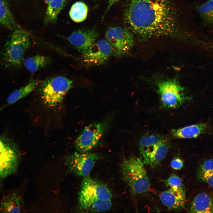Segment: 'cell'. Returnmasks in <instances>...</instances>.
Returning <instances> with one entry per match:
<instances>
[{
  "mask_svg": "<svg viewBox=\"0 0 213 213\" xmlns=\"http://www.w3.org/2000/svg\"><path fill=\"white\" fill-rule=\"evenodd\" d=\"M124 17L127 28L144 40L177 36L182 29L170 0H129Z\"/></svg>",
  "mask_w": 213,
  "mask_h": 213,
  "instance_id": "1",
  "label": "cell"
},
{
  "mask_svg": "<svg viewBox=\"0 0 213 213\" xmlns=\"http://www.w3.org/2000/svg\"><path fill=\"white\" fill-rule=\"evenodd\" d=\"M30 45L29 36L25 32L20 29L14 30L5 41L1 52L2 65L8 68H20Z\"/></svg>",
  "mask_w": 213,
  "mask_h": 213,
  "instance_id": "2",
  "label": "cell"
},
{
  "mask_svg": "<svg viewBox=\"0 0 213 213\" xmlns=\"http://www.w3.org/2000/svg\"><path fill=\"white\" fill-rule=\"evenodd\" d=\"M143 161L136 157L123 158L121 164L123 180L134 194L144 193L150 183Z\"/></svg>",
  "mask_w": 213,
  "mask_h": 213,
  "instance_id": "3",
  "label": "cell"
},
{
  "mask_svg": "<svg viewBox=\"0 0 213 213\" xmlns=\"http://www.w3.org/2000/svg\"><path fill=\"white\" fill-rule=\"evenodd\" d=\"M73 85L72 80L63 75L46 79L42 82L40 89L43 102L50 108L57 106L62 102Z\"/></svg>",
  "mask_w": 213,
  "mask_h": 213,
  "instance_id": "4",
  "label": "cell"
},
{
  "mask_svg": "<svg viewBox=\"0 0 213 213\" xmlns=\"http://www.w3.org/2000/svg\"><path fill=\"white\" fill-rule=\"evenodd\" d=\"M156 85L161 105L164 108H176L190 99V97L185 94L183 88L175 79L160 80Z\"/></svg>",
  "mask_w": 213,
  "mask_h": 213,
  "instance_id": "5",
  "label": "cell"
},
{
  "mask_svg": "<svg viewBox=\"0 0 213 213\" xmlns=\"http://www.w3.org/2000/svg\"><path fill=\"white\" fill-rule=\"evenodd\" d=\"M112 119L111 116L108 117L86 127L75 142L77 151L88 152L96 147L108 128Z\"/></svg>",
  "mask_w": 213,
  "mask_h": 213,
  "instance_id": "6",
  "label": "cell"
},
{
  "mask_svg": "<svg viewBox=\"0 0 213 213\" xmlns=\"http://www.w3.org/2000/svg\"><path fill=\"white\" fill-rule=\"evenodd\" d=\"M100 156L97 153L75 152L66 156L64 163L69 172L83 178L89 177Z\"/></svg>",
  "mask_w": 213,
  "mask_h": 213,
  "instance_id": "7",
  "label": "cell"
},
{
  "mask_svg": "<svg viewBox=\"0 0 213 213\" xmlns=\"http://www.w3.org/2000/svg\"><path fill=\"white\" fill-rule=\"evenodd\" d=\"M20 155L13 143L4 137L0 139V176L4 179L16 172L19 166Z\"/></svg>",
  "mask_w": 213,
  "mask_h": 213,
  "instance_id": "8",
  "label": "cell"
},
{
  "mask_svg": "<svg viewBox=\"0 0 213 213\" xmlns=\"http://www.w3.org/2000/svg\"><path fill=\"white\" fill-rule=\"evenodd\" d=\"M105 37L113 48V55L116 57L127 53L134 43V34L127 27L110 28L106 31Z\"/></svg>",
  "mask_w": 213,
  "mask_h": 213,
  "instance_id": "9",
  "label": "cell"
},
{
  "mask_svg": "<svg viewBox=\"0 0 213 213\" xmlns=\"http://www.w3.org/2000/svg\"><path fill=\"white\" fill-rule=\"evenodd\" d=\"M113 54V48L106 40L95 42L82 54V62L88 66H98L107 62Z\"/></svg>",
  "mask_w": 213,
  "mask_h": 213,
  "instance_id": "10",
  "label": "cell"
},
{
  "mask_svg": "<svg viewBox=\"0 0 213 213\" xmlns=\"http://www.w3.org/2000/svg\"><path fill=\"white\" fill-rule=\"evenodd\" d=\"M112 195L104 185L89 177L83 178L78 200H111Z\"/></svg>",
  "mask_w": 213,
  "mask_h": 213,
  "instance_id": "11",
  "label": "cell"
},
{
  "mask_svg": "<svg viewBox=\"0 0 213 213\" xmlns=\"http://www.w3.org/2000/svg\"><path fill=\"white\" fill-rule=\"evenodd\" d=\"M99 34L95 28L78 30L72 32L67 39L80 53L83 54L95 42Z\"/></svg>",
  "mask_w": 213,
  "mask_h": 213,
  "instance_id": "12",
  "label": "cell"
},
{
  "mask_svg": "<svg viewBox=\"0 0 213 213\" xmlns=\"http://www.w3.org/2000/svg\"><path fill=\"white\" fill-rule=\"evenodd\" d=\"M159 198L162 204L171 211H180L184 208L186 204L184 188L179 189L170 188L161 193Z\"/></svg>",
  "mask_w": 213,
  "mask_h": 213,
  "instance_id": "13",
  "label": "cell"
},
{
  "mask_svg": "<svg viewBox=\"0 0 213 213\" xmlns=\"http://www.w3.org/2000/svg\"><path fill=\"white\" fill-rule=\"evenodd\" d=\"M165 136L156 134H148L143 136L139 142V149L146 164L150 157L156 151L161 143Z\"/></svg>",
  "mask_w": 213,
  "mask_h": 213,
  "instance_id": "14",
  "label": "cell"
},
{
  "mask_svg": "<svg viewBox=\"0 0 213 213\" xmlns=\"http://www.w3.org/2000/svg\"><path fill=\"white\" fill-rule=\"evenodd\" d=\"M208 128V125L206 123H200L173 129L171 130L170 133L173 137L176 138H195L206 133Z\"/></svg>",
  "mask_w": 213,
  "mask_h": 213,
  "instance_id": "15",
  "label": "cell"
},
{
  "mask_svg": "<svg viewBox=\"0 0 213 213\" xmlns=\"http://www.w3.org/2000/svg\"><path fill=\"white\" fill-rule=\"evenodd\" d=\"M189 212L213 213V198L205 193L198 194L195 197L191 203Z\"/></svg>",
  "mask_w": 213,
  "mask_h": 213,
  "instance_id": "16",
  "label": "cell"
},
{
  "mask_svg": "<svg viewBox=\"0 0 213 213\" xmlns=\"http://www.w3.org/2000/svg\"><path fill=\"white\" fill-rule=\"evenodd\" d=\"M22 209L21 197L16 192H12L5 196L1 203L0 211L2 213H20Z\"/></svg>",
  "mask_w": 213,
  "mask_h": 213,
  "instance_id": "17",
  "label": "cell"
},
{
  "mask_svg": "<svg viewBox=\"0 0 213 213\" xmlns=\"http://www.w3.org/2000/svg\"><path fill=\"white\" fill-rule=\"evenodd\" d=\"M80 208L92 212H102L109 210L112 206L111 200H78Z\"/></svg>",
  "mask_w": 213,
  "mask_h": 213,
  "instance_id": "18",
  "label": "cell"
},
{
  "mask_svg": "<svg viewBox=\"0 0 213 213\" xmlns=\"http://www.w3.org/2000/svg\"><path fill=\"white\" fill-rule=\"evenodd\" d=\"M51 62V59L49 56L36 55L25 59L23 64L28 70L34 72L47 66Z\"/></svg>",
  "mask_w": 213,
  "mask_h": 213,
  "instance_id": "19",
  "label": "cell"
},
{
  "mask_svg": "<svg viewBox=\"0 0 213 213\" xmlns=\"http://www.w3.org/2000/svg\"><path fill=\"white\" fill-rule=\"evenodd\" d=\"M67 0H53L48 4L44 19L46 25L54 24L58 15L66 5Z\"/></svg>",
  "mask_w": 213,
  "mask_h": 213,
  "instance_id": "20",
  "label": "cell"
},
{
  "mask_svg": "<svg viewBox=\"0 0 213 213\" xmlns=\"http://www.w3.org/2000/svg\"><path fill=\"white\" fill-rule=\"evenodd\" d=\"M0 22L5 27L14 30L19 29L5 0H0Z\"/></svg>",
  "mask_w": 213,
  "mask_h": 213,
  "instance_id": "21",
  "label": "cell"
},
{
  "mask_svg": "<svg viewBox=\"0 0 213 213\" xmlns=\"http://www.w3.org/2000/svg\"><path fill=\"white\" fill-rule=\"evenodd\" d=\"M37 86L36 81L31 79L26 85L14 91L9 95L7 99V104H12L27 96L35 89Z\"/></svg>",
  "mask_w": 213,
  "mask_h": 213,
  "instance_id": "22",
  "label": "cell"
},
{
  "mask_svg": "<svg viewBox=\"0 0 213 213\" xmlns=\"http://www.w3.org/2000/svg\"><path fill=\"white\" fill-rule=\"evenodd\" d=\"M170 146L169 140L166 137L160 144L156 151L152 155L146 164L152 168L156 167L165 158Z\"/></svg>",
  "mask_w": 213,
  "mask_h": 213,
  "instance_id": "23",
  "label": "cell"
},
{
  "mask_svg": "<svg viewBox=\"0 0 213 213\" xmlns=\"http://www.w3.org/2000/svg\"><path fill=\"white\" fill-rule=\"evenodd\" d=\"M88 12V7L84 3L81 1H77L72 5L69 12V14L73 21L79 22L85 20Z\"/></svg>",
  "mask_w": 213,
  "mask_h": 213,
  "instance_id": "24",
  "label": "cell"
},
{
  "mask_svg": "<svg viewBox=\"0 0 213 213\" xmlns=\"http://www.w3.org/2000/svg\"><path fill=\"white\" fill-rule=\"evenodd\" d=\"M198 10L205 22L213 24V0H209L199 6Z\"/></svg>",
  "mask_w": 213,
  "mask_h": 213,
  "instance_id": "25",
  "label": "cell"
},
{
  "mask_svg": "<svg viewBox=\"0 0 213 213\" xmlns=\"http://www.w3.org/2000/svg\"><path fill=\"white\" fill-rule=\"evenodd\" d=\"M166 185L174 189H179L184 188L183 186L181 179L175 174L171 175L165 181Z\"/></svg>",
  "mask_w": 213,
  "mask_h": 213,
  "instance_id": "26",
  "label": "cell"
},
{
  "mask_svg": "<svg viewBox=\"0 0 213 213\" xmlns=\"http://www.w3.org/2000/svg\"><path fill=\"white\" fill-rule=\"evenodd\" d=\"M213 171V159H210L204 161L200 165L197 174Z\"/></svg>",
  "mask_w": 213,
  "mask_h": 213,
  "instance_id": "27",
  "label": "cell"
},
{
  "mask_svg": "<svg viewBox=\"0 0 213 213\" xmlns=\"http://www.w3.org/2000/svg\"><path fill=\"white\" fill-rule=\"evenodd\" d=\"M197 178L200 181L206 183L213 189V171L197 174Z\"/></svg>",
  "mask_w": 213,
  "mask_h": 213,
  "instance_id": "28",
  "label": "cell"
},
{
  "mask_svg": "<svg viewBox=\"0 0 213 213\" xmlns=\"http://www.w3.org/2000/svg\"><path fill=\"white\" fill-rule=\"evenodd\" d=\"M183 161L180 158L177 157L174 159L171 162V167L176 170H180L183 166Z\"/></svg>",
  "mask_w": 213,
  "mask_h": 213,
  "instance_id": "29",
  "label": "cell"
},
{
  "mask_svg": "<svg viewBox=\"0 0 213 213\" xmlns=\"http://www.w3.org/2000/svg\"><path fill=\"white\" fill-rule=\"evenodd\" d=\"M119 0H108V4L106 9L105 11V13L103 16L102 19L104 18L105 15L107 14L108 11L110 9L112 6L115 3L117 2Z\"/></svg>",
  "mask_w": 213,
  "mask_h": 213,
  "instance_id": "30",
  "label": "cell"
},
{
  "mask_svg": "<svg viewBox=\"0 0 213 213\" xmlns=\"http://www.w3.org/2000/svg\"><path fill=\"white\" fill-rule=\"evenodd\" d=\"M46 3L48 4L53 0H43Z\"/></svg>",
  "mask_w": 213,
  "mask_h": 213,
  "instance_id": "31",
  "label": "cell"
}]
</instances>
